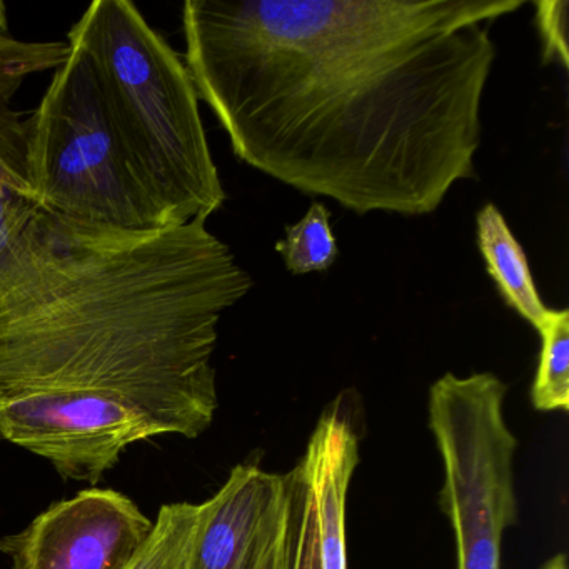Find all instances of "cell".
I'll use <instances>...</instances> for the list:
<instances>
[{"mask_svg": "<svg viewBox=\"0 0 569 569\" xmlns=\"http://www.w3.org/2000/svg\"><path fill=\"white\" fill-rule=\"evenodd\" d=\"M525 0H188L184 62L246 164L356 214L476 178L488 26Z\"/></svg>", "mask_w": 569, "mask_h": 569, "instance_id": "obj_1", "label": "cell"}, {"mask_svg": "<svg viewBox=\"0 0 569 569\" xmlns=\"http://www.w3.org/2000/svg\"><path fill=\"white\" fill-rule=\"evenodd\" d=\"M251 276L206 221L124 231L21 198L0 232V398H46L198 438L221 316Z\"/></svg>", "mask_w": 569, "mask_h": 569, "instance_id": "obj_2", "label": "cell"}, {"mask_svg": "<svg viewBox=\"0 0 569 569\" xmlns=\"http://www.w3.org/2000/svg\"><path fill=\"white\" fill-rule=\"evenodd\" d=\"M68 42L91 61L116 134L176 224L208 222L228 196L184 59L129 0L92 2Z\"/></svg>", "mask_w": 569, "mask_h": 569, "instance_id": "obj_3", "label": "cell"}, {"mask_svg": "<svg viewBox=\"0 0 569 569\" xmlns=\"http://www.w3.org/2000/svg\"><path fill=\"white\" fill-rule=\"evenodd\" d=\"M26 136L31 201L39 208L124 231L178 226L126 152L91 61L76 46L26 119Z\"/></svg>", "mask_w": 569, "mask_h": 569, "instance_id": "obj_4", "label": "cell"}, {"mask_svg": "<svg viewBox=\"0 0 569 569\" xmlns=\"http://www.w3.org/2000/svg\"><path fill=\"white\" fill-rule=\"evenodd\" d=\"M506 385L492 372H448L429 391V428L445 466L439 505L451 522L458 569H501L502 535L518 519L515 435Z\"/></svg>", "mask_w": 569, "mask_h": 569, "instance_id": "obj_5", "label": "cell"}, {"mask_svg": "<svg viewBox=\"0 0 569 569\" xmlns=\"http://www.w3.org/2000/svg\"><path fill=\"white\" fill-rule=\"evenodd\" d=\"M152 525L128 496L91 488L0 539V551L11 558L12 569H128Z\"/></svg>", "mask_w": 569, "mask_h": 569, "instance_id": "obj_6", "label": "cell"}, {"mask_svg": "<svg viewBox=\"0 0 569 569\" xmlns=\"http://www.w3.org/2000/svg\"><path fill=\"white\" fill-rule=\"evenodd\" d=\"M288 516V476L241 465L199 505L189 569H268Z\"/></svg>", "mask_w": 569, "mask_h": 569, "instance_id": "obj_7", "label": "cell"}, {"mask_svg": "<svg viewBox=\"0 0 569 569\" xmlns=\"http://www.w3.org/2000/svg\"><path fill=\"white\" fill-rule=\"evenodd\" d=\"M299 466L315 501L322 569H346V498L358 466V438L338 411L319 419Z\"/></svg>", "mask_w": 569, "mask_h": 569, "instance_id": "obj_8", "label": "cell"}, {"mask_svg": "<svg viewBox=\"0 0 569 569\" xmlns=\"http://www.w3.org/2000/svg\"><path fill=\"white\" fill-rule=\"evenodd\" d=\"M71 46L64 41H19L0 46V186L31 199L28 178L26 119L14 108L16 94L29 76L56 71L68 61Z\"/></svg>", "mask_w": 569, "mask_h": 569, "instance_id": "obj_9", "label": "cell"}, {"mask_svg": "<svg viewBox=\"0 0 569 569\" xmlns=\"http://www.w3.org/2000/svg\"><path fill=\"white\" fill-rule=\"evenodd\" d=\"M478 246L499 295L529 325L538 326L548 306L542 302L525 249L495 204H486L476 218Z\"/></svg>", "mask_w": 569, "mask_h": 569, "instance_id": "obj_10", "label": "cell"}, {"mask_svg": "<svg viewBox=\"0 0 569 569\" xmlns=\"http://www.w3.org/2000/svg\"><path fill=\"white\" fill-rule=\"evenodd\" d=\"M288 476V516L278 551L268 569H322L318 518L311 489L296 466Z\"/></svg>", "mask_w": 569, "mask_h": 569, "instance_id": "obj_11", "label": "cell"}, {"mask_svg": "<svg viewBox=\"0 0 569 569\" xmlns=\"http://www.w3.org/2000/svg\"><path fill=\"white\" fill-rule=\"evenodd\" d=\"M541 336L531 401L538 411L569 409V311L549 309L538 326Z\"/></svg>", "mask_w": 569, "mask_h": 569, "instance_id": "obj_12", "label": "cell"}, {"mask_svg": "<svg viewBox=\"0 0 569 569\" xmlns=\"http://www.w3.org/2000/svg\"><path fill=\"white\" fill-rule=\"evenodd\" d=\"M199 505L172 502L159 509L151 535L128 569H189Z\"/></svg>", "mask_w": 569, "mask_h": 569, "instance_id": "obj_13", "label": "cell"}, {"mask_svg": "<svg viewBox=\"0 0 569 569\" xmlns=\"http://www.w3.org/2000/svg\"><path fill=\"white\" fill-rule=\"evenodd\" d=\"M276 251L292 274L328 271L339 254L328 208L315 202L298 224L286 226V238L276 242Z\"/></svg>", "mask_w": 569, "mask_h": 569, "instance_id": "obj_14", "label": "cell"}, {"mask_svg": "<svg viewBox=\"0 0 569 569\" xmlns=\"http://www.w3.org/2000/svg\"><path fill=\"white\" fill-rule=\"evenodd\" d=\"M536 6V26L542 42L545 64H561L568 69V8L566 0H539Z\"/></svg>", "mask_w": 569, "mask_h": 569, "instance_id": "obj_15", "label": "cell"}, {"mask_svg": "<svg viewBox=\"0 0 569 569\" xmlns=\"http://www.w3.org/2000/svg\"><path fill=\"white\" fill-rule=\"evenodd\" d=\"M9 38L11 34H9L8 8L0 0V46H4Z\"/></svg>", "mask_w": 569, "mask_h": 569, "instance_id": "obj_16", "label": "cell"}]
</instances>
